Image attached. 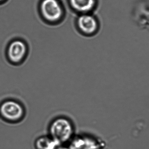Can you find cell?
I'll return each mask as SVG.
<instances>
[{
  "mask_svg": "<svg viewBox=\"0 0 149 149\" xmlns=\"http://www.w3.org/2000/svg\"><path fill=\"white\" fill-rule=\"evenodd\" d=\"M71 5L75 10L81 13L91 11L95 3V0H70Z\"/></svg>",
  "mask_w": 149,
  "mask_h": 149,
  "instance_id": "cell-8",
  "label": "cell"
},
{
  "mask_svg": "<svg viewBox=\"0 0 149 149\" xmlns=\"http://www.w3.org/2000/svg\"><path fill=\"white\" fill-rule=\"evenodd\" d=\"M74 132L73 123L66 117H57L49 126V135L60 145L70 142L74 137Z\"/></svg>",
  "mask_w": 149,
  "mask_h": 149,
  "instance_id": "cell-1",
  "label": "cell"
},
{
  "mask_svg": "<svg viewBox=\"0 0 149 149\" xmlns=\"http://www.w3.org/2000/svg\"><path fill=\"white\" fill-rule=\"evenodd\" d=\"M57 149H71L70 147H59Z\"/></svg>",
  "mask_w": 149,
  "mask_h": 149,
  "instance_id": "cell-9",
  "label": "cell"
},
{
  "mask_svg": "<svg viewBox=\"0 0 149 149\" xmlns=\"http://www.w3.org/2000/svg\"></svg>",
  "mask_w": 149,
  "mask_h": 149,
  "instance_id": "cell-11",
  "label": "cell"
},
{
  "mask_svg": "<svg viewBox=\"0 0 149 149\" xmlns=\"http://www.w3.org/2000/svg\"><path fill=\"white\" fill-rule=\"evenodd\" d=\"M71 149H104L105 143L101 139L87 135L74 136L70 142Z\"/></svg>",
  "mask_w": 149,
  "mask_h": 149,
  "instance_id": "cell-3",
  "label": "cell"
},
{
  "mask_svg": "<svg viewBox=\"0 0 149 149\" xmlns=\"http://www.w3.org/2000/svg\"><path fill=\"white\" fill-rule=\"evenodd\" d=\"M77 24L79 29L85 34L94 33L98 27L96 19L93 16L86 14H83L79 17Z\"/></svg>",
  "mask_w": 149,
  "mask_h": 149,
  "instance_id": "cell-6",
  "label": "cell"
},
{
  "mask_svg": "<svg viewBox=\"0 0 149 149\" xmlns=\"http://www.w3.org/2000/svg\"><path fill=\"white\" fill-rule=\"evenodd\" d=\"M3 0H0V2L2 1H3Z\"/></svg>",
  "mask_w": 149,
  "mask_h": 149,
  "instance_id": "cell-10",
  "label": "cell"
},
{
  "mask_svg": "<svg viewBox=\"0 0 149 149\" xmlns=\"http://www.w3.org/2000/svg\"><path fill=\"white\" fill-rule=\"evenodd\" d=\"M26 51L27 48L25 44L20 40H16L9 45L8 56L12 62L18 63L24 58Z\"/></svg>",
  "mask_w": 149,
  "mask_h": 149,
  "instance_id": "cell-5",
  "label": "cell"
},
{
  "mask_svg": "<svg viewBox=\"0 0 149 149\" xmlns=\"http://www.w3.org/2000/svg\"><path fill=\"white\" fill-rule=\"evenodd\" d=\"M40 9L44 18L49 22H56L63 15V8L57 0H43Z\"/></svg>",
  "mask_w": 149,
  "mask_h": 149,
  "instance_id": "cell-4",
  "label": "cell"
},
{
  "mask_svg": "<svg viewBox=\"0 0 149 149\" xmlns=\"http://www.w3.org/2000/svg\"><path fill=\"white\" fill-rule=\"evenodd\" d=\"M60 146L49 135L38 137L35 143L36 149H57Z\"/></svg>",
  "mask_w": 149,
  "mask_h": 149,
  "instance_id": "cell-7",
  "label": "cell"
},
{
  "mask_svg": "<svg viewBox=\"0 0 149 149\" xmlns=\"http://www.w3.org/2000/svg\"><path fill=\"white\" fill-rule=\"evenodd\" d=\"M0 114L4 119L8 121L17 122L23 118L24 110L19 102L8 100L1 105Z\"/></svg>",
  "mask_w": 149,
  "mask_h": 149,
  "instance_id": "cell-2",
  "label": "cell"
}]
</instances>
